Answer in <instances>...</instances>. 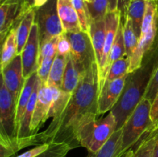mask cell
<instances>
[{"instance_id": "cell-1", "label": "cell", "mask_w": 158, "mask_h": 157, "mask_svg": "<svg viewBox=\"0 0 158 157\" xmlns=\"http://www.w3.org/2000/svg\"><path fill=\"white\" fill-rule=\"evenodd\" d=\"M99 94V68L96 62L82 75L63 113L41 132L43 143H66L72 149L80 147V129L100 115Z\"/></svg>"}, {"instance_id": "cell-2", "label": "cell", "mask_w": 158, "mask_h": 157, "mask_svg": "<svg viewBox=\"0 0 158 157\" xmlns=\"http://www.w3.org/2000/svg\"><path fill=\"white\" fill-rule=\"evenodd\" d=\"M156 50L151 51L149 57L145 56L146 62L140 69L128 74L124 89L117 104L111 109L117 120V129H121L128 117L143 98L154 68L157 61L155 60Z\"/></svg>"}, {"instance_id": "cell-3", "label": "cell", "mask_w": 158, "mask_h": 157, "mask_svg": "<svg viewBox=\"0 0 158 157\" xmlns=\"http://www.w3.org/2000/svg\"><path fill=\"white\" fill-rule=\"evenodd\" d=\"M152 103L143 97L123 124L120 156L122 157L138 143L152 126L151 112Z\"/></svg>"}, {"instance_id": "cell-4", "label": "cell", "mask_w": 158, "mask_h": 157, "mask_svg": "<svg viewBox=\"0 0 158 157\" xmlns=\"http://www.w3.org/2000/svg\"><path fill=\"white\" fill-rule=\"evenodd\" d=\"M116 130L117 120L114 113L110 111L105 117L96 119L80 129L78 133L79 144L86 148L88 152H97Z\"/></svg>"}, {"instance_id": "cell-5", "label": "cell", "mask_w": 158, "mask_h": 157, "mask_svg": "<svg viewBox=\"0 0 158 157\" xmlns=\"http://www.w3.org/2000/svg\"><path fill=\"white\" fill-rule=\"evenodd\" d=\"M35 22L38 26L40 46L64 32L58 13V0H49L35 9Z\"/></svg>"}, {"instance_id": "cell-6", "label": "cell", "mask_w": 158, "mask_h": 157, "mask_svg": "<svg viewBox=\"0 0 158 157\" xmlns=\"http://www.w3.org/2000/svg\"><path fill=\"white\" fill-rule=\"evenodd\" d=\"M66 33L71 45V55L80 70L85 72L97 62L89 34L82 30Z\"/></svg>"}, {"instance_id": "cell-7", "label": "cell", "mask_w": 158, "mask_h": 157, "mask_svg": "<svg viewBox=\"0 0 158 157\" xmlns=\"http://www.w3.org/2000/svg\"><path fill=\"white\" fill-rule=\"evenodd\" d=\"M16 103L2 80L0 88V140L17 137Z\"/></svg>"}, {"instance_id": "cell-8", "label": "cell", "mask_w": 158, "mask_h": 157, "mask_svg": "<svg viewBox=\"0 0 158 157\" xmlns=\"http://www.w3.org/2000/svg\"><path fill=\"white\" fill-rule=\"evenodd\" d=\"M40 49V45L38 26L36 23L34 22L27 42L21 53L23 76L25 79L29 78L35 72H37L39 68Z\"/></svg>"}, {"instance_id": "cell-9", "label": "cell", "mask_w": 158, "mask_h": 157, "mask_svg": "<svg viewBox=\"0 0 158 157\" xmlns=\"http://www.w3.org/2000/svg\"><path fill=\"white\" fill-rule=\"evenodd\" d=\"M2 71V80L13 96L17 104L19 97L25 84L21 55H17Z\"/></svg>"}, {"instance_id": "cell-10", "label": "cell", "mask_w": 158, "mask_h": 157, "mask_svg": "<svg viewBox=\"0 0 158 157\" xmlns=\"http://www.w3.org/2000/svg\"><path fill=\"white\" fill-rule=\"evenodd\" d=\"M128 74L103 85L98 98L99 114L111 111L121 96L126 85Z\"/></svg>"}, {"instance_id": "cell-11", "label": "cell", "mask_w": 158, "mask_h": 157, "mask_svg": "<svg viewBox=\"0 0 158 157\" xmlns=\"http://www.w3.org/2000/svg\"><path fill=\"white\" fill-rule=\"evenodd\" d=\"M52 89L47 83H42L38 94L36 104L31 123V132L36 133L42 126L49 118V114L52 102Z\"/></svg>"}, {"instance_id": "cell-12", "label": "cell", "mask_w": 158, "mask_h": 157, "mask_svg": "<svg viewBox=\"0 0 158 157\" xmlns=\"http://www.w3.org/2000/svg\"><path fill=\"white\" fill-rule=\"evenodd\" d=\"M157 26L158 19L154 22L148 33L140 37L137 47L130 58L128 73H131L140 69L143 65V59L148 52H150L153 49V46L154 45L157 35Z\"/></svg>"}, {"instance_id": "cell-13", "label": "cell", "mask_w": 158, "mask_h": 157, "mask_svg": "<svg viewBox=\"0 0 158 157\" xmlns=\"http://www.w3.org/2000/svg\"><path fill=\"white\" fill-rule=\"evenodd\" d=\"M105 27H106V35H105V43L103 48V57L99 68V77L103 73L109 56L110 52L111 50L114 42L115 40L117 30L121 22V15L118 10L114 12H108L105 17Z\"/></svg>"}, {"instance_id": "cell-14", "label": "cell", "mask_w": 158, "mask_h": 157, "mask_svg": "<svg viewBox=\"0 0 158 157\" xmlns=\"http://www.w3.org/2000/svg\"><path fill=\"white\" fill-rule=\"evenodd\" d=\"M41 86L42 81L40 77L37 75L36 80H35V85H34L33 92H32L24 114H23V117L20 120L19 124L18 131H17V137L18 138L29 136V135L33 134L31 132V123H32V119L33 116L34 110H35V104H36L37 98H38V94Z\"/></svg>"}, {"instance_id": "cell-15", "label": "cell", "mask_w": 158, "mask_h": 157, "mask_svg": "<svg viewBox=\"0 0 158 157\" xmlns=\"http://www.w3.org/2000/svg\"><path fill=\"white\" fill-rule=\"evenodd\" d=\"M58 13L65 32L81 31L78 15L72 2L58 0Z\"/></svg>"}, {"instance_id": "cell-16", "label": "cell", "mask_w": 158, "mask_h": 157, "mask_svg": "<svg viewBox=\"0 0 158 157\" xmlns=\"http://www.w3.org/2000/svg\"><path fill=\"white\" fill-rule=\"evenodd\" d=\"M105 19V18H104ZM91 22L89 25V34L95 51L96 58L97 64H100L103 57V48L105 43V35H106V27L105 20Z\"/></svg>"}, {"instance_id": "cell-17", "label": "cell", "mask_w": 158, "mask_h": 157, "mask_svg": "<svg viewBox=\"0 0 158 157\" xmlns=\"http://www.w3.org/2000/svg\"><path fill=\"white\" fill-rule=\"evenodd\" d=\"M84 72L80 70L77 66V63L73 58L72 55L69 53L67 55L66 69H65L64 75H63L62 89L68 93L72 94L76 88L78 86V83Z\"/></svg>"}, {"instance_id": "cell-18", "label": "cell", "mask_w": 158, "mask_h": 157, "mask_svg": "<svg viewBox=\"0 0 158 157\" xmlns=\"http://www.w3.org/2000/svg\"><path fill=\"white\" fill-rule=\"evenodd\" d=\"M35 8L29 9L16 29V41H17V53L21 55L23 48L26 46L27 40L30 35L32 27L35 22Z\"/></svg>"}, {"instance_id": "cell-19", "label": "cell", "mask_w": 158, "mask_h": 157, "mask_svg": "<svg viewBox=\"0 0 158 157\" xmlns=\"http://www.w3.org/2000/svg\"><path fill=\"white\" fill-rule=\"evenodd\" d=\"M122 132V128L117 129L100 150L95 152H88L86 157H120Z\"/></svg>"}, {"instance_id": "cell-20", "label": "cell", "mask_w": 158, "mask_h": 157, "mask_svg": "<svg viewBox=\"0 0 158 157\" xmlns=\"http://www.w3.org/2000/svg\"><path fill=\"white\" fill-rule=\"evenodd\" d=\"M37 72L32 74V75L26 78L25 84L23 86V89L21 91L19 97L18 102L16 104V117H15V123H16V128L18 131L19 124L20 123L22 117L24 114L26 108L27 106L28 103L31 98L32 92H33L34 85L37 78Z\"/></svg>"}, {"instance_id": "cell-21", "label": "cell", "mask_w": 158, "mask_h": 157, "mask_svg": "<svg viewBox=\"0 0 158 157\" xmlns=\"http://www.w3.org/2000/svg\"><path fill=\"white\" fill-rule=\"evenodd\" d=\"M66 60H67V55H62L56 53L53 63H52L49 78L46 83L48 86L62 89Z\"/></svg>"}, {"instance_id": "cell-22", "label": "cell", "mask_w": 158, "mask_h": 157, "mask_svg": "<svg viewBox=\"0 0 158 157\" xmlns=\"http://www.w3.org/2000/svg\"><path fill=\"white\" fill-rule=\"evenodd\" d=\"M146 0H132L127 12V17L132 22L137 36L140 38L141 35V26L144 16Z\"/></svg>"}, {"instance_id": "cell-23", "label": "cell", "mask_w": 158, "mask_h": 157, "mask_svg": "<svg viewBox=\"0 0 158 157\" xmlns=\"http://www.w3.org/2000/svg\"><path fill=\"white\" fill-rule=\"evenodd\" d=\"M17 53L16 28H13L8 34L7 37L2 43L1 55V69H4L13 60Z\"/></svg>"}, {"instance_id": "cell-24", "label": "cell", "mask_w": 158, "mask_h": 157, "mask_svg": "<svg viewBox=\"0 0 158 157\" xmlns=\"http://www.w3.org/2000/svg\"><path fill=\"white\" fill-rule=\"evenodd\" d=\"M51 88L52 89L53 97H52V105H51L50 110H49V117H52V119H56L66 109L72 94L68 93L59 88Z\"/></svg>"}, {"instance_id": "cell-25", "label": "cell", "mask_w": 158, "mask_h": 157, "mask_svg": "<svg viewBox=\"0 0 158 157\" xmlns=\"http://www.w3.org/2000/svg\"><path fill=\"white\" fill-rule=\"evenodd\" d=\"M157 131L158 129H153L143 135L141 139L138 142L139 144L137 149L134 150L135 157H153Z\"/></svg>"}, {"instance_id": "cell-26", "label": "cell", "mask_w": 158, "mask_h": 157, "mask_svg": "<svg viewBox=\"0 0 158 157\" xmlns=\"http://www.w3.org/2000/svg\"><path fill=\"white\" fill-rule=\"evenodd\" d=\"M123 34L125 49H126V55L130 60L134 49L137 47L139 38L137 36L132 22L130 19L129 17H127L126 21L124 22V23H123Z\"/></svg>"}, {"instance_id": "cell-27", "label": "cell", "mask_w": 158, "mask_h": 157, "mask_svg": "<svg viewBox=\"0 0 158 157\" xmlns=\"http://www.w3.org/2000/svg\"><path fill=\"white\" fill-rule=\"evenodd\" d=\"M158 19L157 4V1L154 0H146V8H145L144 16L141 26V35L148 33Z\"/></svg>"}, {"instance_id": "cell-28", "label": "cell", "mask_w": 158, "mask_h": 157, "mask_svg": "<svg viewBox=\"0 0 158 157\" xmlns=\"http://www.w3.org/2000/svg\"><path fill=\"white\" fill-rule=\"evenodd\" d=\"M129 63L130 60L127 55L114 62L111 65L109 71H108V73L106 75V78H105L104 84L110 83V82L113 81V80L120 78V77L123 76V75H127V74H129L128 73Z\"/></svg>"}, {"instance_id": "cell-29", "label": "cell", "mask_w": 158, "mask_h": 157, "mask_svg": "<svg viewBox=\"0 0 158 157\" xmlns=\"http://www.w3.org/2000/svg\"><path fill=\"white\" fill-rule=\"evenodd\" d=\"M86 5L91 22L104 19L108 12V0H94L92 2H86Z\"/></svg>"}, {"instance_id": "cell-30", "label": "cell", "mask_w": 158, "mask_h": 157, "mask_svg": "<svg viewBox=\"0 0 158 157\" xmlns=\"http://www.w3.org/2000/svg\"><path fill=\"white\" fill-rule=\"evenodd\" d=\"M73 6L77 11L80 21L81 30L89 33V25H90V16L86 0H72Z\"/></svg>"}, {"instance_id": "cell-31", "label": "cell", "mask_w": 158, "mask_h": 157, "mask_svg": "<svg viewBox=\"0 0 158 157\" xmlns=\"http://www.w3.org/2000/svg\"><path fill=\"white\" fill-rule=\"evenodd\" d=\"M72 149L66 143H51L47 150L36 157H66Z\"/></svg>"}, {"instance_id": "cell-32", "label": "cell", "mask_w": 158, "mask_h": 157, "mask_svg": "<svg viewBox=\"0 0 158 157\" xmlns=\"http://www.w3.org/2000/svg\"><path fill=\"white\" fill-rule=\"evenodd\" d=\"M158 93V62L154 68L143 97L153 103Z\"/></svg>"}, {"instance_id": "cell-33", "label": "cell", "mask_w": 158, "mask_h": 157, "mask_svg": "<svg viewBox=\"0 0 158 157\" xmlns=\"http://www.w3.org/2000/svg\"><path fill=\"white\" fill-rule=\"evenodd\" d=\"M60 36V35H59ZM58 37L52 38L40 46V56H39V66L44 58L49 56H55L57 53V42Z\"/></svg>"}, {"instance_id": "cell-34", "label": "cell", "mask_w": 158, "mask_h": 157, "mask_svg": "<svg viewBox=\"0 0 158 157\" xmlns=\"http://www.w3.org/2000/svg\"><path fill=\"white\" fill-rule=\"evenodd\" d=\"M56 55L55 56H49L44 58L40 64L38 70H37V75L40 77V78L41 79L43 83H47L49 73H50L51 69H52V63H53Z\"/></svg>"}, {"instance_id": "cell-35", "label": "cell", "mask_w": 158, "mask_h": 157, "mask_svg": "<svg viewBox=\"0 0 158 157\" xmlns=\"http://www.w3.org/2000/svg\"><path fill=\"white\" fill-rule=\"evenodd\" d=\"M71 52V45L66 32H63L58 38L57 42V54L67 55Z\"/></svg>"}, {"instance_id": "cell-36", "label": "cell", "mask_w": 158, "mask_h": 157, "mask_svg": "<svg viewBox=\"0 0 158 157\" xmlns=\"http://www.w3.org/2000/svg\"><path fill=\"white\" fill-rule=\"evenodd\" d=\"M50 144L51 143H43V144L38 145L35 147H34L33 149L26 151V152L16 157H36L41 153H43V152L47 150L49 146H50Z\"/></svg>"}, {"instance_id": "cell-37", "label": "cell", "mask_w": 158, "mask_h": 157, "mask_svg": "<svg viewBox=\"0 0 158 157\" xmlns=\"http://www.w3.org/2000/svg\"><path fill=\"white\" fill-rule=\"evenodd\" d=\"M132 0H118V6L117 10L120 12L121 15V22L124 23L127 17V12L130 4Z\"/></svg>"}, {"instance_id": "cell-38", "label": "cell", "mask_w": 158, "mask_h": 157, "mask_svg": "<svg viewBox=\"0 0 158 157\" xmlns=\"http://www.w3.org/2000/svg\"><path fill=\"white\" fill-rule=\"evenodd\" d=\"M151 120L153 122V125L157 123L158 122V93L157 96L154 99V102L152 103L151 106ZM152 125V126H153Z\"/></svg>"}, {"instance_id": "cell-39", "label": "cell", "mask_w": 158, "mask_h": 157, "mask_svg": "<svg viewBox=\"0 0 158 157\" xmlns=\"http://www.w3.org/2000/svg\"><path fill=\"white\" fill-rule=\"evenodd\" d=\"M118 0H108V12H114L117 10Z\"/></svg>"}, {"instance_id": "cell-40", "label": "cell", "mask_w": 158, "mask_h": 157, "mask_svg": "<svg viewBox=\"0 0 158 157\" xmlns=\"http://www.w3.org/2000/svg\"><path fill=\"white\" fill-rule=\"evenodd\" d=\"M48 1H49V0H35V2H34V8L37 9V8L41 7L43 5L46 4Z\"/></svg>"}, {"instance_id": "cell-41", "label": "cell", "mask_w": 158, "mask_h": 157, "mask_svg": "<svg viewBox=\"0 0 158 157\" xmlns=\"http://www.w3.org/2000/svg\"><path fill=\"white\" fill-rule=\"evenodd\" d=\"M153 157H158V131H157V139H156V143H155V146H154V155H153Z\"/></svg>"}, {"instance_id": "cell-42", "label": "cell", "mask_w": 158, "mask_h": 157, "mask_svg": "<svg viewBox=\"0 0 158 157\" xmlns=\"http://www.w3.org/2000/svg\"><path fill=\"white\" fill-rule=\"evenodd\" d=\"M123 157H135V152H134V149H130L129 150L124 154Z\"/></svg>"}, {"instance_id": "cell-43", "label": "cell", "mask_w": 158, "mask_h": 157, "mask_svg": "<svg viewBox=\"0 0 158 157\" xmlns=\"http://www.w3.org/2000/svg\"><path fill=\"white\" fill-rule=\"evenodd\" d=\"M26 4L29 8H34V2L35 0H26Z\"/></svg>"}, {"instance_id": "cell-44", "label": "cell", "mask_w": 158, "mask_h": 157, "mask_svg": "<svg viewBox=\"0 0 158 157\" xmlns=\"http://www.w3.org/2000/svg\"><path fill=\"white\" fill-rule=\"evenodd\" d=\"M158 129V122L157 123H155V124L154 125H153L152 126H151V128H150L149 129V130L148 131H150V130H153V129Z\"/></svg>"}, {"instance_id": "cell-45", "label": "cell", "mask_w": 158, "mask_h": 157, "mask_svg": "<svg viewBox=\"0 0 158 157\" xmlns=\"http://www.w3.org/2000/svg\"><path fill=\"white\" fill-rule=\"evenodd\" d=\"M86 1L88 2H94V0H86Z\"/></svg>"}, {"instance_id": "cell-46", "label": "cell", "mask_w": 158, "mask_h": 157, "mask_svg": "<svg viewBox=\"0 0 158 157\" xmlns=\"http://www.w3.org/2000/svg\"><path fill=\"white\" fill-rule=\"evenodd\" d=\"M157 15H158V0H157Z\"/></svg>"}, {"instance_id": "cell-47", "label": "cell", "mask_w": 158, "mask_h": 157, "mask_svg": "<svg viewBox=\"0 0 158 157\" xmlns=\"http://www.w3.org/2000/svg\"><path fill=\"white\" fill-rule=\"evenodd\" d=\"M68 1H72V0H68Z\"/></svg>"}, {"instance_id": "cell-48", "label": "cell", "mask_w": 158, "mask_h": 157, "mask_svg": "<svg viewBox=\"0 0 158 157\" xmlns=\"http://www.w3.org/2000/svg\"><path fill=\"white\" fill-rule=\"evenodd\" d=\"M154 1H157V0H154Z\"/></svg>"}]
</instances>
